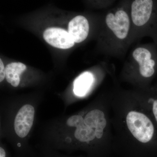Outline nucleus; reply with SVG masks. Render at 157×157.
<instances>
[{"instance_id":"f257e3e1","label":"nucleus","mask_w":157,"mask_h":157,"mask_svg":"<svg viewBox=\"0 0 157 157\" xmlns=\"http://www.w3.org/2000/svg\"><path fill=\"white\" fill-rule=\"evenodd\" d=\"M98 46L108 57L123 59L132 44V25L129 12L117 9L107 13L98 26Z\"/></svg>"},{"instance_id":"f03ea898","label":"nucleus","mask_w":157,"mask_h":157,"mask_svg":"<svg viewBox=\"0 0 157 157\" xmlns=\"http://www.w3.org/2000/svg\"><path fill=\"white\" fill-rule=\"evenodd\" d=\"M153 0H133L130 19L132 25V44L149 37L157 44V14Z\"/></svg>"},{"instance_id":"7ed1b4c3","label":"nucleus","mask_w":157,"mask_h":157,"mask_svg":"<svg viewBox=\"0 0 157 157\" xmlns=\"http://www.w3.org/2000/svg\"><path fill=\"white\" fill-rule=\"evenodd\" d=\"M125 67L137 71V74L145 80L155 76L157 70V44L154 42L137 44L126 59Z\"/></svg>"},{"instance_id":"20e7f679","label":"nucleus","mask_w":157,"mask_h":157,"mask_svg":"<svg viewBox=\"0 0 157 157\" xmlns=\"http://www.w3.org/2000/svg\"><path fill=\"white\" fill-rule=\"evenodd\" d=\"M126 120L129 130L137 140L146 143L152 140L155 134V127L146 115L131 111L127 115Z\"/></svg>"},{"instance_id":"39448f33","label":"nucleus","mask_w":157,"mask_h":157,"mask_svg":"<svg viewBox=\"0 0 157 157\" xmlns=\"http://www.w3.org/2000/svg\"><path fill=\"white\" fill-rule=\"evenodd\" d=\"M43 36L48 44L60 49H69L76 44L69 32L63 29L52 27L46 29Z\"/></svg>"},{"instance_id":"423d86ee","label":"nucleus","mask_w":157,"mask_h":157,"mask_svg":"<svg viewBox=\"0 0 157 157\" xmlns=\"http://www.w3.org/2000/svg\"><path fill=\"white\" fill-rule=\"evenodd\" d=\"M91 29L89 20L83 15L75 16L68 25V32L76 44L86 41L89 37Z\"/></svg>"},{"instance_id":"0eeeda50","label":"nucleus","mask_w":157,"mask_h":157,"mask_svg":"<svg viewBox=\"0 0 157 157\" xmlns=\"http://www.w3.org/2000/svg\"><path fill=\"white\" fill-rule=\"evenodd\" d=\"M35 109L29 104H26L19 109L14 120L15 133L19 137H24L29 134L33 124Z\"/></svg>"},{"instance_id":"6e6552de","label":"nucleus","mask_w":157,"mask_h":157,"mask_svg":"<svg viewBox=\"0 0 157 157\" xmlns=\"http://www.w3.org/2000/svg\"><path fill=\"white\" fill-rule=\"evenodd\" d=\"M69 127H76L75 137L77 140L82 142H89L96 137L95 130L86 125L81 116L70 117L67 121Z\"/></svg>"},{"instance_id":"1a4fd4ad","label":"nucleus","mask_w":157,"mask_h":157,"mask_svg":"<svg viewBox=\"0 0 157 157\" xmlns=\"http://www.w3.org/2000/svg\"><path fill=\"white\" fill-rule=\"evenodd\" d=\"M84 121L86 125L95 130L96 137L98 139L101 138L107 125L104 113L99 109H94L86 114Z\"/></svg>"},{"instance_id":"9d476101","label":"nucleus","mask_w":157,"mask_h":157,"mask_svg":"<svg viewBox=\"0 0 157 157\" xmlns=\"http://www.w3.org/2000/svg\"><path fill=\"white\" fill-rule=\"evenodd\" d=\"M95 81L94 75L90 71H85L76 77L73 82V92L78 97L85 96L92 87Z\"/></svg>"},{"instance_id":"9b49d317","label":"nucleus","mask_w":157,"mask_h":157,"mask_svg":"<svg viewBox=\"0 0 157 157\" xmlns=\"http://www.w3.org/2000/svg\"><path fill=\"white\" fill-rule=\"evenodd\" d=\"M27 69L25 65L20 62L9 63L6 67V79L14 87H17L20 82V75Z\"/></svg>"},{"instance_id":"f8f14e48","label":"nucleus","mask_w":157,"mask_h":157,"mask_svg":"<svg viewBox=\"0 0 157 157\" xmlns=\"http://www.w3.org/2000/svg\"><path fill=\"white\" fill-rule=\"evenodd\" d=\"M149 101L152 104V111L157 123V99L151 98Z\"/></svg>"},{"instance_id":"ddd939ff","label":"nucleus","mask_w":157,"mask_h":157,"mask_svg":"<svg viewBox=\"0 0 157 157\" xmlns=\"http://www.w3.org/2000/svg\"><path fill=\"white\" fill-rule=\"evenodd\" d=\"M6 77V68L2 59H0V82H2Z\"/></svg>"},{"instance_id":"4468645a","label":"nucleus","mask_w":157,"mask_h":157,"mask_svg":"<svg viewBox=\"0 0 157 157\" xmlns=\"http://www.w3.org/2000/svg\"><path fill=\"white\" fill-rule=\"evenodd\" d=\"M6 152L2 147H0V157H6Z\"/></svg>"}]
</instances>
